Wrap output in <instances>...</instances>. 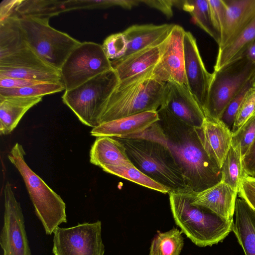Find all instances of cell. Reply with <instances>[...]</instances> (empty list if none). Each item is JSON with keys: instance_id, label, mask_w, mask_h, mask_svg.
I'll use <instances>...</instances> for the list:
<instances>
[{"instance_id": "1", "label": "cell", "mask_w": 255, "mask_h": 255, "mask_svg": "<svg viewBox=\"0 0 255 255\" xmlns=\"http://www.w3.org/2000/svg\"><path fill=\"white\" fill-rule=\"evenodd\" d=\"M157 112L158 121L142 132L127 137L146 138L166 144L192 191H202L220 182L221 169L205 151L198 128L184 123L164 107Z\"/></svg>"}, {"instance_id": "2", "label": "cell", "mask_w": 255, "mask_h": 255, "mask_svg": "<svg viewBox=\"0 0 255 255\" xmlns=\"http://www.w3.org/2000/svg\"><path fill=\"white\" fill-rule=\"evenodd\" d=\"M154 68L119 81L102 112L99 125L145 112L157 111L163 102L166 83L155 76Z\"/></svg>"}, {"instance_id": "3", "label": "cell", "mask_w": 255, "mask_h": 255, "mask_svg": "<svg viewBox=\"0 0 255 255\" xmlns=\"http://www.w3.org/2000/svg\"><path fill=\"white\" fill-rule=\"evenodd\" d=\"M192 193L186 189L168 193L176 224L198 247L212 246L222 242L232 231L233 220H224L209 210L192 204Z\"/></svg>"}, {"instance_id": "4", "label": "cell", "mask_w": 255, "mask_h": 255, "mask_svg": "<svg viewBox=\"0 0 255 255\" xmlns=\"http://www.w3.org/2000/svg\"><path fill=\"white\" fill-rule=\"evenodd\" d=\"M116 138L124 144L132 164L146 175L170 192L188 189L174 155L166 144L140 137Z\"/></svg>"}, {"instance_id": "5", "label": "cell", "mask_w": 255, "mask_h": 255, "mask_svg": "<svg viewBox=\"0 0 255 255\" xmlns=\"http://www.w3.org/2000/svg\"><path fill=\"white\" fill-rule=\"evenodd\" d=\"M25 154L22 146L16 143L8 158L21 175L35 214L45 233L50 235L60 224L67 223L66 205L61 197L29 167L24 160Z\"/></svg>"}, {"instance_id": "6", "label": "cell", "mask_w": 255, "mask_h": 255, "mask_svg": "<svg viewBox=\"0 0 255 255\" xmlns=\"http://www.w3.org/2000/svg\"><path fill=\"white\" fill-rule=\"evenodd\" d=\"M119 83L112 69L78 86L65 91L62 101L86 126L96 127L111 94Z\"/></svg>"}, {"instance_id": "7", "label": "cell", "mask_w": 255, "mask_h": 255, "mask_svg": "<svg viewBox=\"0 0 255 255\" xmlns=\"http://www.w3.org/2000/svg\"><path fill=\"white\" fill-rule=\"evenodd\" d=\"M29 46L46 63L59 70L71 52L81 42L50 26L49 18H19Z\"/></svg>"}, {"instance_id": "8", "label": "cell", "mask_w": 255, "mask_h": 255, "mask_svg": "<svg viewBox=\"0 0 255 255\" xmlns=\"http://www.w3.org/2000/svg\"><path fill=\"white\" fill-rule=\"evenodd\" d=\"M255 78V64L245 56L222 69L214 71L207 101L205 116L220 119L232 99Z\"/></svg>"}, {"instance_id": "9", "label": "cell", "mask_w": 255, "mask_h": 255, "mask_svg": "<svg viewBox=\"0 0 255 255\" xmlns=\"http://www.w3.org/2000/svg\"><path fill=\"white\" fill-rule=\"evenodd\" d=\"M112 69L102 45L84 42L71 52L60 71L65 91H69Z\"/></svg>"}, {"instance_id": "10", "label": "cell", "mask_w": 255, "mask_h": 255, "mask_svg": "<svg viewBox=\"0 0 255 255\" xmlns=\"http://www.w3.org/2000/svg\"><path fill=\"white\" fill-rule=\"evenodd\" d=\"M53 234L54 255H104L100 221L69 228L58 227Z\"/></svg>"}, {"instance_id": "11", "label": "cell", "mask_w": 255, "mask_h": 255, "mask_svg": "<svg viewBox=\"0 0 255 255\" xmlns=\"http://www.w3.org/2000/svg\"><path fill=\"white\" fill-rule=\"evenodd\" d=\"M3 192V224L0 235L2 255H31L21 205L8 181L5 184Z\"/></svg>"}, {"instance_id": "12", "label": "cell", "mask_w": 255, "mask_h": 255, "mask_svg": "<svg viewBox=\"0 0 255 255\" xmlns=\"http://www.w3.org/2000/svg\"><path fill=\"white\" fill-rule=\"evenodd\" d=\"M185 31L174 24L164 41L159 61L153 69L155 76L166 83L187 87L184 70V37Z\"/></svg>"}, {"instance_id": "13", "label": "cell", "mask_w": 255, "mask_h": 255, "mask_svg": "<svg viewBox=\"0 0 255 255\" xmlns=\"http://www.w3.org/2000/svg\"><path fill=\"white\" fill-rule=\"evenodd\" d=\"M184 52V70L187 87L203 109L207 101L212 73L207 70L196 39L189 31L185 33Z\"/></svg>"}, {"instance_id": "14", "label": "cell", "mask_w": 255, "mask_h": 255, "mask_svg": "<svg viewBox=\"0 0 255 255\" xmlns=\"http://www.w3.org/2000/svg\"><path fill=\"white\" fill-rule=\"evenodd\" d=\"M161 107L186 125L195 128L201 127L205 115L201 107L185 85L166 83Z\"/></svg>"}, {"instance_id": "15", "label": "cell", "mask_w": 255, "mask_h": 255, "mask_svg": "<svg viewBox=\"0 0 255 255\" xmlns=\"http://www.w3.org/2000/svg\"><path fill=\"white\" fill-rule=\"evenodd\" d=\"M198 129L205 151L221 169L231 147V130L221 120L207 116Z\"/></svg>"}, {"instance_id": "16", "label": "cell", "mask_w": 255, "mask_h": 255, "mask_svg": "<svg viewBox=\"0 0 255 255\" xmlns=\"http://www.w3.org/2000/svg\"><path fill=\"white\" fill-rule=\"evenodd\" d=\"M238 192L221 181L202 191H192V204L203 207L227 221L233 220Z\"/></svg>"}, {"instance_id": "17", "label": "cell", "mask_w": 255, "mask_h": 255, "mask_svg": "<svg viewBox=\"0 0 255 255\" xmlns=\"http://www.w3.org/2000/svg\"><path fill=\"white\" fill-rule=\"evenodd\" d=\"M159 120L157 111L145 112L111 121L93 128L92 135L124 138L142 132Z\"/></svg>"}, {"instance_id": "18", "label": "cell", "mask_w": 255, "mask_h": 255, "mask_svg": "<svg viewBox=\"0 0 255 255\" xmlns=\"http://www.w3.org/2000/svg\"><path fill=\"white\" fill-rule=\"evenodd\" d=\"M225 23L219 49L231 42L255 18V0H224Z\"/></svg>"}, {"instance_id": "19", "label": "cell", "mask_w": 255, "mask_h": 255, "mask_svg": "<svg viewBox=\"0 0 255 255\" xmlns=\"http://www.w3.org/2000/svg\"><path fill=\"white\" fill-rule=\"evenodd\" d=\"M164 42L160 45L151 46L119 59L111 61L112 68L117 73L119 81L155 67L160 60Z\"/></svg>"}, {"instance_id": "20", "label": "cell", "mask_w": 255, "mask_h": 255, "mask_svg": "<svg viewBox=\"0 0 255 255\" xmlns=\"http://www.w3.org/2000/svg\"><path fill=\"white\" fill-rule=\"evenodd\" d=\"M174 25L173 24H136L128 27L122 32L127 43V51L123 57L161 44L167 38Z\"/></svg>"}, {"instance_id": "21", "label": "cell", "mask_w": 255, "mask_h": 255, "mask_svg": "<svg viewBox=\"0 0 255 255\" xmlns=\"http://www.w3.org/2000/svg\"><path fill=\"white\" fill-rule=\"evenodd\" d=\"M232 231L246 255H255V211L243 199L237 197Z\"/></svg>"}, {"instance_id": "22", "label": "cell", "mask_w": 255, "mask_h": 255, "mask_svg": "<svg viewBox=\"0 0 255 255\" xmlns=\"http://www.w3.org/2000/svg\"><path fill=\"white\" fill-rule=\"evenodd\" d=\"M90 161L101 168L132 164L124 144L117 138L109 136L96 138L90 149Z\"/></svg>"}, {"instance_id": "23", "label": "cell", "mask_w": 255, "mask_h": 255, "mask_svg": "<svg viewBox=\"0 0 255 255\" xmlns=\"http://www.w3.org/2000/svg\"><path fill=\"white\" fill-rule=\"evenodd\" d=\"M42 97L2 96L0 95V133L9 134L24 115L42 101Z\"/></svg>"}, {"instance_id": "24", "label": "cell", "mask_w": 255, "mask_h": 255, "mask_svg": "<svg viewBox=\"0 0 255 255\" xmlns=\"http://www.w3.org/2000/svg\"><path fill=\"white\" fill-rule=\"evenodd\" d=\"M255 41V18L231 42L218 50L214 71L243 58Z\"/></svg>"}, {"instance_id": "25", "label": "cell", "mask_w": 255, "mask_h": 255, "mask_svg": "<svg viewBox=\"0 0 255 255\" xmlns=\"http://www.w3.org/2000/svg\"><path fill=\"white\" fill-rule=\"evenodd\" d=\"M27 46L18 17L12 16L0 21V58Z\"/></svg>"}, {"instance_id": "26", "label": "cell", "mask_w": 255, "mask_h": 255, "mask_svg": "<svg viewBox=\"0 0 255 255\" xmlns=\"http://www.w3.org/2000/svg\"><path fill=\"white\" fill-rule=\"evenodd\" d=\"M68 10L67 0H20L12 16L49 18Z\"/></svg>"}, {"instance_id": "27", "label": "cell", "mask_w": 255, "mask_h": 255, "mask_svg": "<svg viewBox=\"0 0 255 255\" xmlns=\"http://www.w3.org/2000/svg\"><path fill=\"white\" fill-rule=\"evenodd\" d=\"M174 5L189 12L195 22L219 44L221 37L213 25L208 0H174Z\"/></svg>"}, {"instance_id": "28", "label": "cell", "mask_w": 255, "mask_h": 255, "mask_svg": "<svg viewBox=\"0 0 255 255\" xmlns=\"http://www.w3.org/2000/svg\"><path fill=\"white\" fill-rule=\"evenodd\" d=\"M182 233L176 228L164 233L158 231L151 241L149 255H180L184 246Z\"/></svg>"}, {"instance_id": "29", "label": "cell", "mask_w": 255, "mask_h": 255, "mask_svg": "<svg viewBox=\"0 0 255 255\" xmlns=\"http://www.w3.org/2000/svg\"><path fill=\"white\" fill-rule=\"evenodd\" d=\"M0 77L20 78L46 82L62 81L60 70L53 67H0Z\"/></svg>"}, {"instance_id": "30", "label": "cell", "mask_w": 255, "mask_h": 255, "mask_svg": "<svg viewBox=\"0 0 255 255\" xmlns=\"http://www.w3.org/2000/svg\"><path fill=\"white\" fill-rule=\"evenodd\" d=\"M221 181L238 192L243 178L248 175L239 151L231 146L222 168Z\"/></svg>"}, {"instance_id": "31", "label": "cell", "mask_w": 255, "mask_h": 255, "mask_svg": "<svg viewBox=\"0 0 255 255\" xmlns=\"http://www.w3.org/2000/svg\"><path fill=\"white\" fill-rule=\"evenodd\" d=\"M102 168L106 172L162 193L166 194L170 192L168 188L146 175L133 164L127 166H105Z\"/></svg>"}, {"instance_id": "32", "label": "cell", "mask_w": 255, "mask_h": 255, "mask_svg": "<svg viewBox=\"0 0 255 255\" xmlns=\"http://www.w3.org/2000/svg\"><path fill=\"white\" fill-rule=\"evenodd\" d=\"M0 67L10 68L52 67L43 61L29 45L11 55L0 58Z\"/></svg>"}, {"instance_id": "33", "label": "cell", "mask_w": 255, "mask_h": 255, "mask_svg": "<svg viewBox=\"0 0 255 255\" xmlns=\"http://www.w3.org/2000/svg\"><path fill=\"white\" fill-rule=\"evenodd\" d=\"M65 91L62 81L45 82L21 88H0V95L2 96L43 97Z\"/></svg>"}, {"instance_id": "34", "label": "cell", "mask_w": 255, "mask_h": 255, "mask_svg": "<svg viewBox=\"0 0 255 255\" xmlns=\"http://www.w3.org/2000/svg\"><path fill=\"white\" fill-rule=\"evenodd\" d=\"M255 141V117L232 134L231 146L237 150L242 159Z\"/></svg>"}, {"instance_id": "35", "label": "cell", "mask_w": 255, "mask_h": 255, "mask_svg": "<svg viewBox=\"0 0 255 255\" xmlns=\"http://www.w3.org/2000/svg\"><path fill=\"white\" fill-rule=\"evenodd\" d=\"M255 78L249 81L243 89L232 99L225 111L221 120L231 130L233 127L238 112L248 94L253 87Z\"/></svg>"}, {"instance_id": "36", "label": "cell", "mask_w": 255, "mask_h": 255, "mask_svg": "<svg viewBox=\"0 0 255 255\" xmlns=\"http://www.w3.org/2000/svg\"><path fill=\"white\" fill-rule=\"evenodd\" d=\"M255 117V89L249 91L236 117L231 129L232 134Z\"/></svg>"}, {"instance_id": "37", "label": "cell", "mask_w": 255, "mask_h": 255, "mask_svg": "<svg viewBox=\"0 0 255 255\" xmlns=\"http://www.w3.org/2000/svg\"><path fill=\"white\" fill-rule=\"evenodd\" d=\"M102 46L111 61L122 58L127 49V41L123 32L109 35L105 39Z\"/></svg>"}, {"instance_id": "38", "label": "cell", "mask_w": 255, "mask_h": 255, "mask_svg": "<svg viewBox=\"0 0 255 255\" xmlns=\"http://www.w3.org/2000/svg\"><path fill=\"white\" fill-rule=\"evenodd\" d=\"M212 22L221 38L226 15V7L224 0H208Z\"/></svg>"}, {"instance_id": "39", "label": "cell", "mask_w": 255, "mask_h": 255, "mask_svg": "<svg viewBox=\"0 0 255 255\" xmlns=\"http://www.w3.org/2000/svg\"><path fill=\"white\" fill-rule=\"evenodd\" d=\"M238 195L255 211V177L247 175L243 178Z\"/></svg>"}, {"instance_id": "40", "label": "cell", "mask_w": 255, "mask_h": 255, "mask_svg": "<svg viewBox=\"0 0 255 255\" xmlns=\"http://www.w3.org/2000/svg\"><path fill=\"white\" fill-rule=\"evenodd\" d=\"M45 82H46L20 78L0 77V88L7 89L21 88Z\"/></svg>"}, {"instance_id": "41", "label": "cell", "mask_w": 255, "mask_h": 255, "mask_svg": "<svg viewBox=\"0 0 255 255\" xmlns=\"http://www.w3.org/2000/svg\"><path fill=\"white\" fill-rule=\"evenodd\" d=\"M140 2L160 10L168 17L173 15L172 7L174 5L173 0H140Z\"/></svg>"}, {"instance_id": "42", "label": "cell", "mask_w": 255, "mask_h": 255, "mask_svg": "<svg viewBox=\"0 0 255 255\" xmlns=\"http://www.w3.org/2000/svg\"><path fill=\"white\" fill-rule=\"evenodd\" d=\"M243 163L246 173L255 177V141L243 158Z\"/></svg>"}, {"instance_id": "43", "label": "cell", "mask_w": 255, "mask_h": 255, "mask_svg": "<svg viewBox=\"0 0 255 255\" xmlns=\"http://www.w3.org/2000/svg\"><path fill=\"white\" fill-rule=\"evenodd\" d=\"M20 0H4L0 4V21L11 16Z\"/></svg>"}, {"instance_id": "44", "label": "cell", "mask_w": 255, "mask_h": 255, "mask_svg": "<svg viewBox=\"0 0 255 255\" xmlns=\"http://www.w3.org/2000/svg\"><path fill=\"white\" fill-rule=\"evenodd\" d=\"M246 56L250 61L255 64V41L248 50Z\"/></svg>"}, {"instance_id": "45", "label": "cell", "mask_w": 255, "mask_h": 255, "mask_svg": "<svg viewBox=\"0 0 255 255\" xmlns=\"http://www.w3.org/2000/svg\"><path fill=\"white\" fill-rule=\"evenodd\" d=\"M253 88L255 89V78L253 83Z\"/></svg>"}]
</instances>
